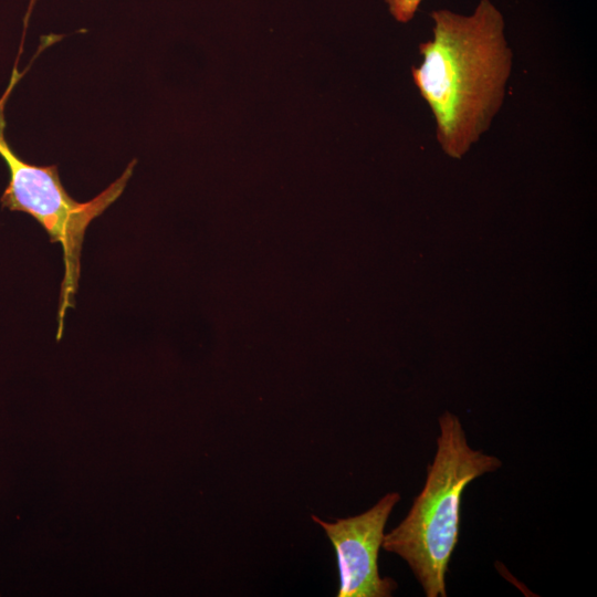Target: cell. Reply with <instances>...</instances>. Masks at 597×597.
<instances>
[{"mask_svg":"<svg viewBox=\"0 0 597 597\" xmlns=\"http://www.w3.org/2000/svg\"><path fill=\"white\" fill-rule=\"evenodd\" d=\"M35 1L36 0H30L29 8L27 10V14H25V18H24V27H27V24H28V20H29L30 15H31V12H32L33 6L35 4Z\"/></svg>","mask_w":597,"mask_h":597,"instance_id":"cell-6","label":"cell"},{"mask_svg":"<svg viewBox=\"0 0 597 597\" xmlns=\"http://www.w3.org/2000/svg\"><path fill=\"white\" fill-rule=\"evenodd\" d=\"M398 492L385 494L364 513L334 522L316 515L312 520L321 525L336 553L339 588L338 597H389L397 588L390 577H381L378 554L385 536V526L395 505Z\"/></svg>","mask_w":597,"mask_h":597,"instance_id":"cell-4","label":"cell"},{"mask_svg":"<svg viewBox=\"0 0 597 597\" xmlns=\"http://www.w3.org/2000/svg\"><path fill=\"white\" fill-rule=\"evenodd\" d=\"M423 0H386L389 12L398 22H409Z\"/></svg>","mask_w":597,"mask_h":597,"instance_id":"cell-5","label":"cell"},{"mask_svg":"<svg viewBox=\"0 0 597 597\" xmlns=\"http://www.w3.org/2000/svg\"><path fill=\"white\" fill-rule=\"evenodd\" d=\"M432 36L419 46L412 78L428 104L442 150L463 157L489 129L505 96L513 54L502 12L480 0L470 14L431 12Z\"/></svg>","mask_w":597,"mask_h":597,"instance_id":"cell-1","label":"cell"},{"mask_svg":"<svg viewBox=\"0 0 597 597\" xmlns=\"http://www.w3.org/2000/svg\"><path fill=\"white\" fill-rule=\"evenodd\" d=\"M21 76L14 67L8 87L0 97V157L9 169V182L0 201L3 208L30 214L45 230L51 242L61 244L64 276L60 292L56 333V338L61 339L65 315L75 304L81 253L87 227L123 193L136 160H133L118 179L93 199L86 202L74 200L64 189L55 165L29 164L7 143L4 106Z\"/></svg>","mask_w":597,"mask_h":597,"instance_id":"cell-3","label":"cell"},{"mask_svg":"<svg viewBox=\"0 0 597 597\" xmlns=\"http://www.w3.org/2000/svg\"><path fill=\"white\" fill-rule=\"evenodd\" d=\"M437 450L427 468L425 485L406 517L385 534L381 547L410 567L427 597H446V575L459 542L461 502L465 488L502 461L472 449L460 419L443 412Z\"/></svg>","mask_w":597,"mask_h":597,"instance_id":"cell-2","label":"cell"}]
</instances>
